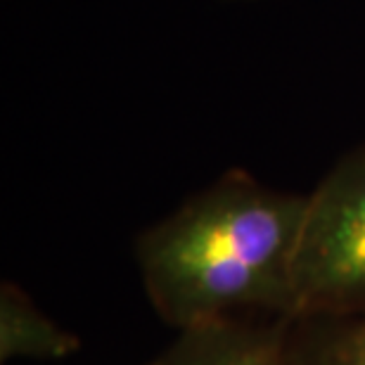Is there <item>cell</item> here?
<instances>
[{"instance_id":"2","label":"cell","mask_w":365,"mask_h":365,"mask_svg":"<svg viewBox=\"0 0 365 365\" xmlns=\"http://www.w3.org/2000/svg\"><path fill=\"white\" fill-rule=\"evenodd\" d=\"M365 313V148L306 200L292 261V320Z\"/></svg>"},{"instance_id":"4","label":"cell","mask_w":365,"mask_h":365,"mask_svg":"<svg viewBox=\"0 0 365 365\" xmlns=\"http://www.w3.org/2000/svg\"><path fill=\"white\" fill-rule=\"evenodd\" d=\"M81 341L48 318L17 284L0 289V361H60L78 351Z\"/></svg>"},{"instance_id":"3","label":"cell","mask_w":365,"mask_h":365,"mask_svg":"<svg viewBox=\"0 0 365 365\" xmlns=\"http://www.w3.org/2000/svg\"><path fill=\"white\" fill-rule=\"evenodd\" d=\"M150 365H297L292 318H223L180 330Z\"/></svg>"},{"instance_id":"1","label":"cell","mask_w":365,"mask_h":365,"mask_svg":"<svg viewBox=\"0 0 365 365\" xmlns=\"http://www.w3.org/2000/svg\"><path fill=\"white\" fill-rule=\"evenodd\" d=\"M309 195L223 173L138 237L150 304L185 330L254 313L292 318V261Z\"/></svg>"}]
</instances>
